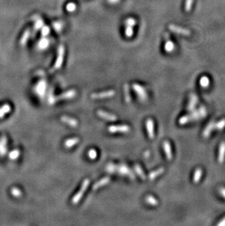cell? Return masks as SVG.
I'll return each instance as SVG.
<instances>
[{"instance_id": "6da1fadb", "label": "cell", "mask_w": 225, "mask_h": 226, "mask_svg": "<svg viewBox=\"0 0 225 226\" xmlns=\"http://www.w3.org/2000/svg\"><path fill=\"white\" fill-rule=\"evenodd\" d=\"M207 116V110L205 107L202 106L198 110H194L191 113L188 115L183 116L179 119V124L180 125H186L192 121H196L200 119H202Z\"/></svg>"}, {"instance_id": "7a4b0ae2", "label": "cell", "mask_w": 225, "mask_h": 226, "mask_svg": "<svg viewBox=\"0 0 225 226\" xmlns=\"http://www.w3.org/2000/svg\"><path fill=\"white\" fill-rule=\"evenodd\" d=\"M89 184H90V181L88 178H86V179H85L84 181H83V183H82L81 187H80V189H79V191L74 195V197H73V199H72V203H73V204L75 205L78 203V202L80 201V199H81L82 197H83V194L85 193L86 190L87 188H88Z\"/></svg>"}, {"instance_id": "3957f363", "label": "cell", "mask_w": 225, "mask_h": 226, "mask_svg": "<svg viewBox=\"0 0 225 226\" xmlns=\"http://www.w3.org/2000/svg\"><path fill=\"white\" fill-rule=\"evenodd\" d=\"M64 47L63 45H60L58 48V54L57 58L56 60V63L54 66L53 67L52 69L51 70V72H54V71L58 69H60L62 67V64H63L64 61Z\"/></svg>"}, {"instance_id": "277c9868", "label": "cell", "mask_w": 225, "mask_h": 226, "mask_svg": "<svg viewBox=\"0 0 225 226\" xmlns=\"http://www.w3.org/2000/svg\"><path fill=\"white\" fill-rule=\"evenodd\" d=\"M110 166H111V168H110V167L108 166L107 169L109 170V171H117L118 172L120 173L121 174L126 175V176H128L129 177H131L132 178H134V175L132 174V171H130V170L129 169V168H127L126 165H120V166H116V165H111Z\"/></svg>"}, {"instance_id": "5b68a950", "label": "cell", "mask_w": 225, "mask_h": 226, "mask_svg": "<svg viewBox=\"0 0 225 226\" xmlns=\"http://www.w3.org/2000/svg\"><path fill=\"white\" fill-rule=\"evenodd\" d=\"M108 131L110 133H116V132L126 133L130 131V127L128 125H113L109 127Z\"/></svg>"}, {"instance_id": "8992f818", "label": "cell", "mask_w": 225, "mask_h": 226, "mask_svg": "<svg viewBox=\"0 0 225 226\" xmlns=\"http://www.w3.org/2000/svg\"><path fill=\"white\" fill-rule=\"evenodd\" d=\"M168 28L170 29V31L173 32L175 33H177V34H182V35L184 36H189L191 34V32L189 30L187 29H184V28H181L180 26H176L174 24H170L168 26Z\"/></svg>"}, {"instance_id": "52a82bcc", "label": "cell", "mask_w": 225, "mask_h": 226, "mask_svg": "<svg viewBox=\"0 0 225 226\" xmlns=\"http://www.w3.org/2000/svg\"><path fill=\"white\" fill-rule=\"evenodd\" d=\"M115 94H116V92L114 90H108V91L102 92L94 93L91 94V97L92 99H103L111 97L114 96Z\"/></svg>"}, {"instance_id": "ba28073f", "label": "cell", "mask_w": 225, "mask_h": 226, "mask_svg": "<svg viewBox=\"0 0 225 226\" xmlns=\"http://www.w3.org/2000/svg\"><path fill=\"white\" fill-rule=\"evenodd\" d=\"M132 88L134 90V92L137 94V95L139 96L140 100H143V101L146 100L147 99L146 92H145V89H144L143 86L137 84V83H134V84L132 85Z\"/></svg>"}, {"instance_id": "9c48e42d", "label": "cell", "mask_w": 225, "mask_h": 226, "mask_svg": "<svg viewBox=\"0 0 225 226\" xmlns=\"http://www.w3.org/2000/svg\"><path fill=\"white\" fill-rule=\"evenodd\" d=\"M214 130H216V122H211L206 125V127L204 129L203 132H202V135H203V137L207 138L211 135V134L212 133Z\"/></svg>"}, {"instance_id": "30bf717a", "label": "cell", "mask_w": 225, "mask_h": 226, "mask_svg": "<svg viewBox=\"0 0 225 226\" xmlns=\"http://www.w3.org/2000/svg\"><path fill=\"white\" fill-rule=\"evenodd\" d=\"M198 103V96L194 94H191L189 96V100L188 105H187V110L189 111H194L196 105Z\"/></svg>"}, {"instance_id": "8fae6325", "label": "cell", "mask_w": 225, "mask_h": 226, "mask_svg": "<svg viewBox=\"0 0 225 226\" xmlns=\"http://www.w3.org/2000/svg\"><path fill=\"white\" fill-rule=\"evenodd\" d=\"M145 127H146L147 132H148V137L151 139H153L154 138V123L151 119H147L146 122H145Z\"/></svg>"}, {"instance_id": "7c38bea8", "label": "cell", "mask_w": 225, "mask_h": 226, "mask_svg": "<svg viewBox=\"0 0 225 226\" xmlns=\"http://www.w3.org/2000/svg\"><path fill=\"white\" fill-rule=\"evenodd\" d=\"M97 115L99 116L100 118L103 119L108 120V121H110V122H113L117 119V117L114 115V114H110V113L105 112L103 111H97Z\"/></svg>"}, {"instance_id": "4fadbf2b", "label": "cell", "mask_w": 225, "mask_h": 226, "mask_svg": "<svg viewBox=\"0 0 225 226\" xmlns=\"http://www.w3.org/2000/svg\"><path fill=\"white\" fill-rule=\"evenodd\" d=\"M217 160L219 163H223L225 160V142H222L219 145Z\"/></svg>"}, {"instance_id": "5bb4252c", "label": "cell", "mask_w": 225, "mask_h": 226, "mask_svg": "<svg viewBox=\"0 0 225 226\" xmlns=\"http://www.w3.org/2000/svg\"><path fill=\"white\" fill-rule=\"evenodd\" d=\"M163 149L165 151L166 157L167 160H170L173 158V152H172V148L169 141H165L163 143Z\"/></svg>"}, {"instance_id": "9a60e30c", "label": "cell", "mask_w": 225, "mask_h": 226, "mask_svg": "<svg viewBox=\"0 0 225 226\" xmlns=\"http://www.w3.org/2000/svg\"><path fill=\"white\" fill-rule=\"evenodd\" d=\"M76 95V91L74 89H72V90H69V91L63 93L62 94H61L60 96L57 97V100H67V99H72L73 97H75Z\"/></svg>"}, {"instance_id": "2e32d148", "label": "cell", "mask_w": 225, "mask_h": 226, "mask_svg": "<svg viewBox=\"0 0 225 226\" xmlns=\"http://www.w3.org/2000/svg\"><path fill=\"white\" fill-rule=\"evenodd\" d=\"M62 121L64 123H66L67 125H69L70 127H75L78 125V122L76 119H75L71 118V117L69 116H62Z\"/></svg>"}, {"instance_id": "e0dca14e", "label": "cell", "mask_w": 225, "mask_h": 226, "mask_svg": "<svg viewBox=\"0 0 225 226\" xmlns=\"http://www.w3.org/2000/svg\"><path fill=\"white\" fill-rule=\"evenodd\" d=\"M110 182V177L108 176L104 177V178H102V179L98 181L97 183H95L94 185H93V189H99V188L101 187H103L104 185H108Z\"/></svg>"}, {"instance_id": "ac0fdd59", "label": "cell", "mask_w": 225, "mask_h": 226, "mask_svg": "<svg viewBox=\"0 0 225 226\" xmlns=\"http://www.w3.org/2000/svg\"><path fill=\"white\" fill-rule=\"evenodd\" d=\"M202 176V170L201 168H197L195 170V171L194 172V175H193L192 181L194 183L198 184V182H200V181L201 180V178Z\"/></svg>"}, {"instance_id": "d6986e66", "label": "cell", "mask_w": 225, "mask_h": 226, "mask_svg": "<svg viewBox=\"0 0 225 226\" xmlns=\"http://www.w3.org/2000/svg\"><path fill=\"white\" fill-rule=\"evenodd\" d=\"M80 141L78 138H73L67 139L64 142V146L66 148H71L74 146L75 145L77 144Z\"/></svg>"}, {"instance_id": "ffe728a7", "label": "cell", "mask_w": 225, "mask_h": 226, "mask_svg": "<svg viewBox=\"0 0 225 226\" xmlns=\"http://www.w3.org/2000/svg\"><path fill=\"white\" fill-rule=\"evenodd\" d=\"M164 171H165V169H164L163 168H159V169L156 170V171H152V172L149 174V176H148L149 177V179L154 180V178H156V177L159 176V175H161V174L164 172Z\"/></svg>"}, {"instance_id": "44dd1931", "label": "cell", "mask_w": 225, "mask_h": 226, "mask_svg": "<svg viewBox=\"0 0 225 226\" xmlns=\"http://www.w3.org/2000/svg\"><path fill=\"white\" fill-rule=\"evenodd\" d=\"M145 202H146L148 204L151 205V206H157L158 205V201L156 200L154 196L152 195H148L145 197Z\"/></svg>"}, {"instance_id": "7402d4cb", "label": "cell", "mask_w": 225, "mask_h": 226, "mask_svg": "<svg viewBox=\"0 0 225 226\" xmlns=\"http://www.w3.org/2000/svg\"><path fill=\"white\" fill-rule=\"evenodd\" d=\"M123 90H124V97L125 100L127 103L131 102V95L130 94V88H129L128 84H125L123 86Z\"/></svg>"}, {"instance_id": "603a6c76", "label": "cell", "mask_w": 225, "mask_h": 226, "mask_svg": "<svg viewBox=\"0 0 225 226\" xmlns=\"http://www.w3.org/2000/svg\"><path fill=\"white\" fill-rule=\"evenodd\" d=\"M134 169H135L137 175H138L140 177V178H142L143 180H145V178H146V177H145V174H144L142 168H141V167H140L139 165H134Z\"/></svg>"}, {"instance_id": "cb8c5ba5", "label": "cell", "mask_w": 225, "mask_h": 226, "mask_svg": "<svg viewBox=\"0 0 225 226\" xmlns=\"http://www.w3.org/2000/svg\"><path fill=\"white\" fill-rule=\"evenodd\" d=\"M200 84L202 88H208L210 85V80L207 76H202L200 80Z\"/></svg>"}, {"instance_id": "d4e9b609", "label": "cell", "mask_w": 225, "mask_h": 226, "mask_svg": "<svg viewBox=\"0 0 225 226\" xmlns=\"http://www.w3.org/2000/svg\"><path fill=\"white\" fill-rule=\"evenodd\" d=\"M225 128V119H221L218 122H216V130L221 131Z\"/></svg>"}, {"instance_id": "484cf974", "label": "cell", "mask_w": 225, "mask_h": 226, "mask_svg": "<svg viewBox=\"0 0 225 226\" xmlns=\"http://www.w3.org/2000/svg\"><path fill=\"white\" fill-rule=\"evenodd\" d=\"M29 35H30L29 30H26V31L23 33V36H22L21 39V41H20L21 45H24V44L26 43V41H27L28 38L29 37Z\"/></svg>"}, {"instance_id": "4316f807", "label": "cell", "mask_w": 225, "mask_h": 226, "mask_svg": "<svg viewBox=\"0 0 225 226\" xmlns=\"http://www.w3.org/2000/svg\"><path fill=\"white\" fill-rule=\"evenodd\" d=\"M165 49L167 52H171L174 49V45H173V43L171 41H169L167 40V42L165 45Z\"/></svg>"}, {"instance_id": "83f0119b", "label": "cell", "mask_w": 225, "mask_h": 226, "mask_svg": "<svg viewBox=\"0 0 225 226\" xmlns=\"http://www.w3.org/2000/svg\"><path fill=\"white\" fill-rule=\"evenodd\" d=\"M88 157L91 160H94L97 157V152L95 149H90L88 152Z\"/></svg>"}, {"instance_id": "f1b7e54d", "label": "cell", "mask_w": 225, "mask_h": 226, "mask_svg": "<svg viewBox=\"0 0 225 226\" xmlns=\"http://www.w3.org/2000/svg\"><path fill=\"white\" fill-rule=\"evenodd\" d=\"M194 0H186L185 3V10L187 12H189L192 7V4Z\"/></svg>"}, {"instance_id": "f546056e", "label": "cell", "mask_w": 225, "mask_h": 226, "mask_svg": "<svg viewBox=\"0 0 225 226\" xmlns=\"http://www.w3.org/2000/svg\"><path fill=\"white\" fill-rule=\"evenodd\" d=\"M125 24L129 26H134L136 24V21L133 19H128L125 21Z\"/></svg>"}, {"instance_id": "4dcf8cb0", "label": "cell", "mask_w": 225, "mask_h": 226, "mask_svg": "<svg viewBox=\"0 0 225 226\" xmlns=\"http://www.w3.org/2000/svg\"><path fill=\"white\" fill-rule=\"evenodd\" d=\"M125 34L127 37H131L133 34V29L132 26H126V30H125Z\"/></svg>"}, {"instance_id": "1f68e13d", "label": "cell", "mask_w": 225, "mask_h": 226, "mask_svg": "<svg viewBox=\"0 0 225 226\" xmlns=\"http://www.w3.org/2000/svg\"><path fill=\"white\" fill-rule=\"evenodd\" d=\"M43 21L41 20V19H39V20H36L35 25H34V29H39L41 27H43Z\"/></svg>"}, {"instance_id": "d6a6232c", "label": "cell", "mask_w": 225, "mask_h": 226, "mask_svg": "<svg viewBox=\"0 0 225 226\" xmlns=\"http://www.w3.org/2000/svg\"><path fill=\"white\" fill-rule=\"evenodd\" d=\"M75 5L74 3H69L67 5V10L69 12H73V11L75 10Z\"/></svg>"}, {"instance_id": "836d02e7", "label": "cell", "mask_w": 225, "mask_h": 226, "mask_svg": "<svg viewBox=\"0 0 225 226\" xmlns=\"http://www.w3.org/2000/svg\"><path fill=\"white\" fill-rule=\"evenodd\" d=\"M49 27L48 26H44V27H43V29H42V35L46 36L47 34H49Z\"/></svg>"}, {"instance_id": "e575fe53", "label": "cell", "mask_w": 225, "mask_h": 226, "mask_svg": "<svg viewBox=\"0 0 225 226\" xmlns=\"http://www.w3.org/2000/svg\"><path fill=\"white\" fill-rule=\"evenodd\" d=\"M219 192L223 198L225 199V187H220L219 189Z\"/></svg>"}, {"instance_id": "d590c367", "label": "cell", "mask_w": 225, "mask_h": 226, "mask_svg": "<svg viewBox=\"0 0 225 226\" xmlns=\"http://www.w3.org/2000/svg\"><path fill=\"white\" fill-rule=\"evenodd\" d=\"M48 45V40H45V39H43L41 42L40 43V46L42 47V48H44Z\"/></svg>"}, {"instance_id": "8d00e7d4", "label": "cell", "mask_w": 225, "mask_h": 226, "mask_svg": "<svg viewBox=\"0 0 225 226\" xmlns=\"http://www.w3.org/2000/svg\"><path fill=\"white\" fill-rule=\"evenodd\" d=\"M218 226H225V217H223L222 220H220L219 223H217Z\"/></svg>"}]
</instances>
